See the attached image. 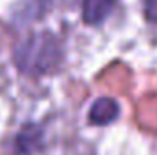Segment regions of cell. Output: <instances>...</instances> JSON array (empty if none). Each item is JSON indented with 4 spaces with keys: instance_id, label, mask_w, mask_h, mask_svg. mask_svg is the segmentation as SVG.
<instances>
[{
    "instance_id": "1",
    "label": "cell",
    "mask_w": 157,
    "mask_h": 155,
    "mask_svg": "<svg viewBox=\"0 0 157 155\" xmlns=\"http://www.w3.org/2000/svg\"><path fill=\"white\" fill-rule=\"evenodd\" d=\"M15 64L26 75H46L59 68L62 60V46L49 31L31 33L15 47Z\"/></svg>"
},
{
    "instance_id": "3",
    "label": "cell",
    "mask_w": 157,
    "mask_h": 155,
    "mask_svg": "<svg viewBox=\"0 0 157 155\" xmlns=\"http://www.w3.org/2000/svg\"><path fill=\"white\" fill-rule=\"evenodd\" d=\"M117 0H82V18L86 24H101L108 18Z\"/></svg>"
},
{
    "instance_id": "4",
    "label": "cell",
    "mask_w": 157,
    "mask_h": 155,
    "mask_svg": "<svg viewBox=\"0 0 157 155\" xmlns=\"http://www.w3.org/2000/svg\"><path fill=\"white\" fill-rule=\"evenodd\" d=\"M42 144V130L35 124H28L17 137V153L33 155Z\"/></svg>"
},
{
    "instance_id": "5",
    "label": "cell",
    "mask_w": 157,
    "mask_h": 155,
    "mask_svg": "<svg viewBox=\"0 0 157 155\" xmlns=\"http://www.w3.org/2000/svg\"><path fill=\"white\" fill-rule=\"evenodd\" d=\"M144 6H146V15H148V18L157 20V0H144Z\"/></svg>"
},
{
    "instance_id": "2",
    "label": "cell",
    "mask_w": 157,
    "mask_h": 155,
    "mask_svg": "<svg viewBox=\"0 0 157 155\" xmlns=\"http://www.w3.org/2000/svg\"><path fill=\"white\" fill-rule=\"evenodd\" d=\"M119 102L110 99V97H101L97 99L91 108H90V122L95 124V126H106V124H112L115 119L119 117Z\"/></svg>"
}]
</instances>
